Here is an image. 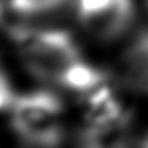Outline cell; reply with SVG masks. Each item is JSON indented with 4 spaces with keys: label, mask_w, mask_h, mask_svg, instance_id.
<instances>
[{
    "label": "cell",
    "mask_w": 148,
    "mask_h": 148,
    "mask_svg": "<svg viewBox=\"0 0 148 148\" xmlns=\"http://www.w3.org/2000/svg\"><path fill=\"white\" fill-rule=\"evenodd\" d=\"M19 54L35 77L73 91L92 92L103 73L81 58L73 38L64 30H13Z\"/></svg>",
    "instance_id": "6da1fadb"
},
{
    "label": "cell",
    "mask_w": 148,
    "mask_h": 148,
    "mask_svg": "<svg viewBox=\"0 0 148 148\" xmlns=\"http://www.w3.org/2000/svg\"><path fill=\"white\" fill-rule=\"evenodd\" d=\"M11 123L18 135L37 148H56L64 138L62 103L58 96L46 91L14 99Z\"/></svg>",
    "instance_id": "7a4b0ae2"
},
{
    "label": "cell",
    "mask_w": 148,
    "mask_h": 148,
    "mask_svg": "<svg viewBox=\"0 0 148 148\" xmlns=\"http://www.w3.org/2000/svg\"><path fill=\"white\" fill-rule=\"evenodd\" d=\"M78 18L91 35L110 42L131 27L134 3L132 0H78Z\"/></svg>",
    "instance_id": "3957f363"
},
{
    "label": "cell",
    "mask_w": 148,
    "mask_h": 148,
    "mask_svg": "<svg viewBox=\"0 0 148 148\" xmlns=\"http://www.w3.org/2000/svg\"><path fill=\"white\" fill-rule=\"evenodd\" d=\"M123 67L131 84L148 88V30L132 40L123 58Z\"/></svg>",
    "instance_id": "277c9868"
},
{
    "label": "cell",
    "mask_w": 148,
    "mask_h": 148,
    "mask_svg": "<svg viewBox=\"0 0 148 148\" xmlns=\"http://www.w3.org/2000/svg\"><path fill=\"white\" fill-rule=\"evenodd\" d=\"M67 0H10L14 13L19 14H42L62 7Z\"/></svg>",
    "instance_id": "5b68a950"
},
{
    "label": "cell",
    "mask_w": 148,
    "mask_h": 148,
    "mask_svg": "<svg viewBox=\"0 0 148 148\" xmlns=\"http://www.w3.org/2000/svg\"><path fill=\"white\" fill-rule=\"evenodd\" d=\"M13 100H14V96H13V91H11V86L8 83L7 75L3 73V70L0 67V110L11 107Z\"/></svg>",
    "instance_id": "8992f818"
}]
</instances>
